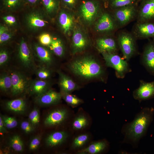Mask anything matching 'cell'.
<instances>
[{"mask_svg":"<svg viewBox=\"0 0 154 154\" xmlns=\"http://www.w3.org/2000/svg\"><path fill=\"white\" fill-rule=\"evenodd\" d=\"M152 110L145 108L140 112L134 120L126 128L125 137L135 143L145 133L152 119Z\"/></svg>","mask_w":154,"mask_h":154,"instance_id":"1","label":"cell"},{"mask_svg":"<svg viewBox=\"0 0 154 154\" xmlns=\"http://www.w3.org/2000/svg\"><path fill=\"white\" fill-rule=\"evenodd\" d=\"M70 68L75 74L87 78L100 77L104 73L101 64L94 58L89 56L74 61L71 64Z\"/></svg>","mask_w":154,"mask_h":154,"instance_id":"2","label":"cell"},{"mask_svg":"<svg viewBox=\"0 0 154 154\" xmlns=\"http://www.w3.org/2000/svg\"><path fill=\"white\" fill-rule=\"evenodd\" d=\"M116 38L119 49L125 60H129L137 54L136 39L132 33L122 31L118 34Z\"/></svg>","mask_w":154,"mask_h":154,"instance_id":"3","label":"cell"},{"mask_svg":"<svg viewBox=\"0 0 154 154\" xmlns=\"http://www.w3.org/2000/svg\"><path fill=\"white\" fill-rule=\"evenodd\" d=\"M106 65L114 68L116 77L123 78L130 72V70L127 61L117 53L104 52L101 53Z\"/></svg>","mask_w":154,"mask_h":154,"instance_id":"4","label":"cell"},{"mask_svg":"<svg viewBox=\"0 0 154 154\" xmlns=\"http://www.w3.org/2000/svg\"><path fill=\"white\" fill-rule=\"evenodd\" d=\"M17 60L22 68L26 70L35 72L38 66L29 46L23 38L18 46Z\"/></svg>","mask_w":154,"mask_h":154,"instance_id":"5","label":"cell"},{"mask_svg":"<svg viewBox=\"0 0 154 154\" xmlns=\"http://www.w3.org/2000/svg\"><path fill=\"white\" fill-rule=\"evenodd\" d=\"M10 73L12 82L10 93L13 96H17L28 91L31 80L24 72L18 70H14Z\"/></svg>","mask_w":154,"mask_h":154,"instance_id":"6","label":"cell"},{"mask_svg":"<svg viewBox=\"0 0 154 154\" xmlns=\"http://www.w3.org/2000/svg\"><path fill=\"white\" fill-rule=\"evenodd\" d=\"M137 13L135 8L131 4L115 9L112 16L119 29L136 18Z\"/></svg>","mask_w":154,"mask_h":154,"instance_id":"7","label":"cell"},{"mask_svg":"<svg viewBox=\"0 0 154 154\" xmlns=\"http://www.w3.org/2000/svg\"><path fill=\"white\" fill-rule=\"evenodd\" d=\"M132 33L136 39L154 38V22H137Z\"/></svg>","mask_w":154,"mask_h":154,"instance_id":"8","label":"cell"},{"mask_svg":"<svg viewBox=\"0 0 154 154\" xmlns=\"http://www.w3.org/2000/svg\"><path fill=\"white\" fill-rule=\"evenodd\" d=\"M96 23L95 29L99 32L104 33L113 31L118 27L112 16L104 12L101 13Z\"/></svg>","mask_w":154,"mask_h":154,"instance_id":"9","label":"cell"},{"mask_svg":"<svg viewBox=\"0 0 154 154\" xmlns=\"http://www.w3.org/2000/svg\"><path fill=\"white\" fill-rule=\"evenodd\" d=\"M35 61L39 63V66L49 68L53 62L52 56L49 51L44 46L37 44L33 47Z\"/></svg>","mask_w":154,"mask_h":154,"instance_id":"10","label":"cell"},{"mask_svg":"<svg viewBox=\"0 0 154 154\" xmlns=\"http://www.w3.org/2000/svg\"><path fill=\"white\" fill-rule=\"evenodd\" d=\"M135 99L141 101L154 97V81L147 82L141 80L139 87L133 92Z\"/></svg>","mask_w":154,"mask_h":154,"instance_id":"11","label":"cell"},{"mask_svg":"<svg viewBox=\"0 0 154 154\" xmlns=\"http://www.w3.org/2000/svg\"><path fill=\"white\" fill-rule=\"evenodd\" d=\"M141 60L148 71L154 75V41H150L146 44L141 54Z\"/></svg>","mask_w":154,"mask_h":154,"instance_id":"12","label":"cell"},{"mask_svg":"<svg viewBox=\"0 0 154 154\" xmlns=\"http://www.w3.org/2000/svg\"><path fill=\"white\" fill-rule=\"evenodd\" d=\"M137 22H154V0H145L137 11Z\"/></svg>","mask_w":154,"mask_h":154,"instance_id":"13","label":"cell"},{"mask_svg":"<svg viewBox=\"0 0 154 154\" xmlns=\"http://www.w3.org/2000/svg\"><path fill=\"white\" fill-rule=\"evenodd\" d=\"M97 47L101 53H117L119 49L117 38L104 37L100 38L96 41Z\"/></svg>","mask_w":154,"mask_h":154,"instance_id":"14","label":"cell"},{"mask_svg":"<svg viewBox=\"0 0 154 154\" xmlns=\"http://www.w3.org/2000/svg\"><path fill=\"white\" fill-rule=\"evenodd\" d=\"M81 16L85 21L91 23L96 18L99 13L98 5L94 3L88 1L83 3L80 8Z\"/></svg>","mask_w":154,"mask_h":154,"instance_id":"15","label":"cell"},{"mask_svg":"<svg viewBox=\"0 0 154 154\" xmlns=\"http://www.w3.org/2000/svg\"><path fill=\"white\" fill-rule=\"evenodd\" d=\"M62 98L60 93L49 89L40 95L36 97V103L40 105L49 106L59 102Z\"/></svg>","mask_w":154,"mask_h":154,"instance_id":"16","label":"cell"},{"mask_svg":"<svg viewBox=\"0 0 154 154\" xmlns=\"http://www.w3.org/2000/svg\"><path fill=\"white\" fill-rule=\"evenodd\" d=\"M51 85L49 80H44L37 78L31 80L28 91L31 95L37 97L50 89Z\"/></svg>","mask_w":154,"mask_h":154,"instance_id":"17","label":"cell"},{"mask_svg":"<svg viewBox=\"0 0 154 154\" xmlns=\"http://www.w3.org/2000/svg\"><path fill=\"white\" fill-rule=\"evenodd\" d=\"M67 112L65 109H59L50 112L45 118L44 123L47 126H52L59 124L66 118Z\"/></svg>","mask_w":154,"mask_h":154,"instance_id":"18","label":"cell"},{"mask_svg":"<svg viewBox=\"0 0 154 154\" xmlns=\"http://www.w3.org/2000/svg\"><path fill=\"white\" fill-rule=\"evenodd\" d=\"M26 22L29 27L33 30L42 28L48 23L41 14L35 12L30 13L27 16Z\"/></svg>","mask_w":154,"mask_h":154,"instance_id":"19","label":"cell"},{"mask_svg":"<svg viewBox=\"0 0 154 154\" xmlns=\"http://www.w3.org/2000/svg\"><path fill=\"white\" fill-rule=\"evenodd\" d=\"M73 52H82L87 45L88 41L83 33L78 30L74 31L72 37Z\"/></svg>","mask_w":154,"mask_h":154,"instance_id":"20","label":"cell"},{"mask_svg":"<svg viewBox=\"0 0 154 154\" xmlns=\"http://www.w3.org/2000/svg\"><path fill=\"white\" fill-rule=\"evenodd\" d=\"M58 84L61 90L70 93L77 88L76 84L69 77L60 72H59Z\"/></svg>","mask_w":154,"mask_h":154,"instance_id":"21","label":"cell"},{"mask_svg":"<svg viewBox=\"0 0 154 154\" xmlns=\"http://www.w3.org/2000/svg\"><path fill=\"white\" fill-rule=\"evenodd\" d=\"M67 136L66 133L63 131L54 132L50 134L46 138L45 142L49 147H54L61 143Z\"/></svg>","mask_w":154,"mask_h":154,"instance_id":"22","label":"cell"},{"mask_svg":"<svg viewBox=\"0 0 154 154\" xmlns=\"http://www.w3.org/2000/svg\"><path fill=\"white\" fill-rule=\"evenodd\" d=\"M58 22L64 33L65 34L70 32L73 25L72 17L64 11L60 13L58 17Z\"/></svg>","mask_w":154,"mask_h":154,"instance_id":"23","label":"cell"},{"mask_svg":"<svg viewBox=\"0 0 154 154\" xmlns=\"http://www.w3.org/2000/svg\"><path fill=\"white\" fill-rule=\"evenodd\" d=\"M6 108L11 111L22 113L25 110L26 103L24 99L19 98L7 101L5 104Z\"/></svg>","mask_w":154,"mask_h":154,"instance_id":"24","label":"cell"},{"mask_svg":"<svg viewBox=\"0 0 154 154\" xmlns=\"http://www.w3.org/2000/svg\"><path fill=\"white\" fill-rule=\"evenodd\" d=\"M11 79L10 72H3L0 75L1 90L4 93H11Z\"/></svg>","mask_w":154,"mask_h":154,"instance_id":"25","label":"cell"},{"mask_svg":"<svg viewBox=\"0 0 154 154\" xmlns=\"http://www.w3.org/2000/svg\"><path fill=\"white\" fill-rule=\"evenodd\" d=\"M106 143L104 141L96 142L90 144L88 147L82 150L81 153L95 154L101 152L107 147Z\"/></svg>","mask_w":154,"mask_h":154,"instance_id":"26","label":"cell"},{"mask_svg":"<svg viewBox=\"0 0 154 154\" xmlns=\"http://www.w3.org/2000/svg\"><path fill=\"white\" fill-rule=\"evenodd\" d=\"M50 50L56 56L61 57L64 54V49L62 42L59 38H53L49 46Z\"/></svg>","mask_w":154,"mask_h":154,"instance_id":"27","label":"cell"},{"mask_svg":"<svg viewBox=\"0 0 154 154\" xmlns=\"http://www.w3.org/2000/svg\"><path fill=\"white\" fill-rule=\"evenodd\" d=\"M11 147L15 151L22 152L24 149L23 142L20 137L17 135H14L10 139Z\"/></svg>","mask_w":154,"mask_h":154,"instance_id":"28","label":"cell"},{"mask_svg":"<svg viewBox=\"0 0 154 154\" xmlns=\"http://www.w3.org/2000/svg\"><path fill=\"white\" fill-rule=\"evenodd\" d=\"M35 72L37 78L41 80H49L51 74L49 68L38 66Z\"/></svg>","mask_w":154,"mask_h":154,"instance_id":"29","label":"cell"},{"mask_svg":"<svg viewBox=\"0 0 154 154\" xmlns=\"http://www.w3.org/2000/svg\"><path fill=\"white\" fill-rule=\"evenodd\" d=\"M62 97L68 104L73 106H77L81 103L82 100L69 93L61 91Z\"/></svg>","mask_w":154,"mask_h":154,"instance_id":"30","label":"cell"},{"mask_svg":"<svg viewBox=\"0 0 154 154\" xmlns=\"http://www.w3.org/2000/svg\"><path fill=\"white\" fill-rule=\"evenodd\" d=\"M88 120L86 117L83 115L77 117L74 121L72 126L76 130H80L85 127L87 125Z\"/></svg>","mask_w":154,"mask_h":154,"instance_id":"31","label":"cell"},{"mask_svg":"<svg viewBox=\"0 0 154 154\" xmlns=\"http://www.w3.org/2000/svg\"><path fill=\"white\" fill-rule=\"evenodd\" d=\"M10 55L8 51L5 48H2L0 51V67L1 68L6 66L9 62Z\"/></svg>","mask_w":154,"mask_h":154,"instance_id":"32","label":"cell"},{"mask_svg":"<svg viewBox=\"0 0 154 154\" xmlns=\"http://www.w3.org/2000/svg\"><path fill=\"white\" fill-rule=\"evenodd\" d=\"M88 135L86 134L80 135L74 139L72 146L74 148H78L83 146L88 140Z\"/></svg>","mask_w":154,"mask_h":154,"instance_id":"33","label":"cell"},{"mask_svg":"<svg viewBox=\"0 0 154 154\" xmlns=\"http://www.w3.org/2000/svg\"><path fill=\"white\" fill-rule=\"evenodd\" d=\"M44 5L48 13H52L57 8V4L55 0H42Z\"/></svg>","mask_w":154,"mask_h":154,"instance_id":"34","label":"cell"},{"mask_svg":"<svg viewBox=\"0 0 154 154\" xmlns=\"http://www.w3.org/2000/svg\"><path fill=\"white\" fill-rule=\"evenodd\" d=\"M2 116L3 122L6 128L9 129L13 128L17 125V121L14 117L6 116Z\"/></svg>","mask_w":154,"mask_h":154,"instance_id":"35","label":"cell"},{"mask_svg":"<svg viewBox=\"0 0 154 154\" xmlns=\"http://www.w3.org/2000/svg\"><path fill=\"white\" fill-rule=\"evenodd\" d=\"M29 119L30 122L34 126L37 125L40 121V115L38 110L35 108L29 114Z\"/></svg>","mask_w":154,"mask_h":154,"instance_id":"36","label":"cell"},{"mask_svg":"<svg viewBox=\"0 0 154 154\" xmlns=\"http://www.w3.org/2000/svg\"><path fill=\"white\" fill-rule=\"evenodd\" d=\"M134 0H112V6L116 9L120 7L132 4Z\"/></svg>","mask_w":154,"mask_h":154,"instance_id":"37","label":"cell"},{"mask_svg":"<svg viewBox=\"0 0 154 154\" xmlns=\"http://www.w3.org/2000/svg\"><path fill=\"white\" fill-rule=\"evenodd\" d=\"M38 39L39 42L42 45L44 46H49L53 38L49 34L44 33L39 36Z\"/></svg>","mask_w":154,"mask_h":154,"instance_id":"38","label":"cell"},{"mask_svg":"<svg viewBox=\"0 0 154 154\" xmlns=\"http://www.w3.org/2000/svg\"><path fill=\"white\" fill-rule=\"evenodd\" d=\"M20 1V0H3V4L6 8L12 9L17 7Z\"/></svg>","mask_w":154,"mask_h":154,"instance_id":"39","label":"cell"},{"mask_svg":"<svg viewBox=\"0 0 154 154\" xmlns=\"http://www.w3.org/2000/svg\"><path fill=\"white\" fill-rule=\"evenodd\" d=\"M13 35L9 31H6L0 34V44L3 45L9 41L12 37Z\"/></svg>","mask_w":154,"mask_h":154,"instance_id":"40","label":"cell"},{"mask_svg":"<svg viewBox=\"0 0 154 154\" xmlns=\"http://www.w3.org/2000/svg\"><path fill=\"white\" fill-rule=\"evenodd\" d=\"M33 126L30 122L25 121H22L21 124V129L26 133L31 132L34 130Z\"/></svg>","mask_w":154,"mask_h":154,"instance_id":"41","label":"cell"},{"mask_svg":"<svg viewBox=\"0 0 154 154\" xmlns=\"http://www.w3.org/2000/svg\"><path fill=\"white\" fill-rule=\"evenodd\" d=\"M40 139L39 137L37 136L33 138L31 140L29 145V148L31 150L36 149L39 145Z\"/></svg>","mask_w":154,"mask_h":154,"instance_id":"42","label":"cell"},{"mask_svg":"<svg viewBox=\"0 0 154 154\" xmlns=\"http://www.w3.org/2000/svg\"><path fill=\"white\" fill-rule=\"evenodd\" d=\"M5 22L9 25H13L16 24V20L15 17L11 15H8L3 17Z\"/></svg>","mask_w":154,"mask_h":154,"instance_id":"43","label":"cell"},{"mask_svg":"<svg viewBox=\"0 0 154 154\" xmlns=\"http://www.w3.org/2000/svg\"><path fill=\"white\" fill-rule=\"evenodd\" d=\"M5 127L2 119V116L1 115L0 116V132L1 133H4L7 131Z\"/></svg>","mask_w":154,"mask_h":154,"instance_id":"44","label":"cell"},{"mask_svg":"<svg viewBox=\"0 0 154 154\" xmlns=\"http://www.w3.org/2000/svg\"><path fill=\"white\" fill-rule=\"evenodd\" d=\"M64 2L66 4L72 5L75 3V0H63Z\"/></svg>","mask_w":154,"mask_h":154,"instance_id":"45","label":"cell"},{"mask_svg":"<svg viewBox=\"0 0 154 154\" xmlns=\"http://www.w3.org/2000/svg\"><path fill=\"white\" fill-rule=\"evenodd\" d=\"M8 30H9L8 28L6 26L3 25L0 26V34Z\"/></svg>","mask_w":154,"mask_h":154,"instance_id":"46","label":"cell"},{"mask_svg":"<svg viewBox=\"0 0 154 154\" xmlns=\"http://www.w3.org/2000/svg\"><path fill=\"white\" fill-rule=\"evenodd\" d=\"M27 1L30 3L34 4L36 3L38 0H27Z\"/></svg>","mask_w":154,"mask_h":154,"instance_id":"47","label":"cell"}]
</instances>
